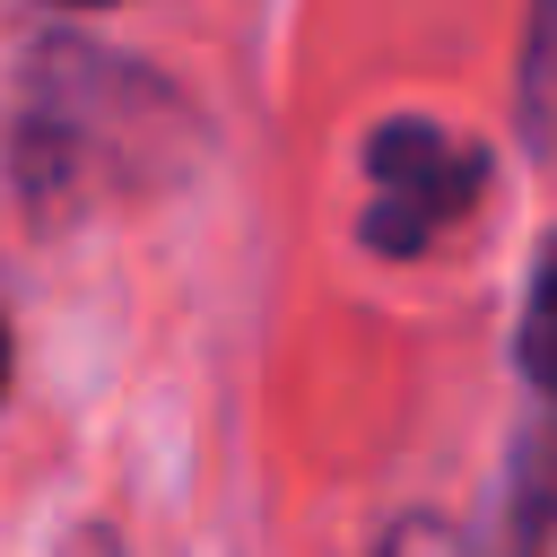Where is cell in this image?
Masks as SVG:
<instances>
[{
	"label": "cell",
	"mask_w": 557,
	"mask_h": 557,
	"mask_svg": "<svg viewBox=\"0 0 557 557\" xmlns=\"http://www.w3.org/2000/svg\"><path fill=\"white\" fill-rule=\"evenodd\" d=\"M366 183H374L366 191V244L374 252H426L470 218L487 157L435 122H383L366 148Z\"/></svg>",
	"instance_id": "cell-1"
},
{
	"label": "cell",
	"mask_w": 557,
	"mask_h": 557,
	"mask_svg": "<svg viewBox=\"0 0 557 557\" xmlns=\"http://www.w3.org/2000/svg\"><path fill=\"white\" fill-rule=\"evenodd\" d=\"M522 374L557 400V235L540 244V270H531V296H522Z\"/></svg>",
	"instance_id": "cell-2"
},
{
	"label": "cell",
	"mask_w": 557,
	"mask_h": 557,
	"mask_svg": "<svg viewBox=\"0 0 557 557\" xmlns=\"http://www.w3.org/2000/svg\"><path fill=\"white\" fill-rule=\"evenodd\" d=\"M548 113H557V0H540V17H531V70H522V122L540 131V148H548Z\"/></svg>",
	"instance_id": "cell-3"
},
{
	"label": "cell",
	"mask_w": 557,
	"mask_h": 557,
	"mask_svg": "<svg viewBox=\"0 0 557 557\" xmlns=\"http://www.w3.org/2000/svg\"><path fill=\"white\" fill-rule=\"evenodd\" d=\"M383 557H479V548H470V531H453L444 513H409V522L383 540Z\"/></svg>",
	"instance_id": "cell-4"
},
{
	"label": "cell",
	"mask_w": 557,
	"mask_h": 557,
	"mask_svg": "<svg viewBox=\"0 0 557 557\" xmlns=\"http://www.w3.org/2000/svg\"><path fill=\"white\" fill-rule=\"evenodd\" d=\"M61 557H113V540H104V531H78V540H70Z\"/></svg>",
	"instance_id": "cell-5"
},
{
	"label": "cell",
	"mask_w": 557,
	"mask_h": 557,
	"mask_svg": "<svg viewBox=\"0 0 557 557\" xmlns=\"http://www.w3.org/2000/svg\"><path fill=\"white\" fill-rule=\"evenodd\" d=\"M0 392H9V331H0Z\"/></svg>",
	"instance_id": "cell-6"
},
{
	"label": "cell",
	"mask_w": 557,
	"mask_h": 557,
	"mask_svg": "<svg viewBox=\"0 0 557 557\" xmlns=\"http://www.w3.org/2000/svg\"><path fill=\"white\" fill-rule=\"evenodd\" d=\"M78 9H96V0H78Z\"/></svg>",
	"instance_id": "cell-7"
}]
</instances>
